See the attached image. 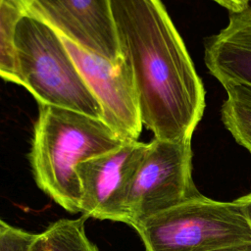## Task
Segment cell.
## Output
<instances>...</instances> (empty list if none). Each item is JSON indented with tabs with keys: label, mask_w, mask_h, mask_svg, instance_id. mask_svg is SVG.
<instances>
[{
	"label": "cell",
	"mask_w": 251,
	"mask_h": 251,
	"mask_svg": "<svg viewBox=\"0 0 251 251\" xmlns=\"http://www.w3.org/2000/svg\"><path fill=\"white\" fill-rule=\"evenodd\" d=\"M16 71L40 105L101 119V109L62 37L40 20L24 14L14 37Z\"/></svg>",
	"instance_id": "obj_3"
},
{
	"label": "cell",
	"mask_w": 251,
	"mask_h": 251,
	"mask_svg": "<svg viewBox=\"0 0 251 251\" xmlns=\"http://www.w3.org/2000/svg\"><path fill=\"white\" fill-rule=\"evenodd\" d=\"M3 1H5L9 5L17 8L18 10L25 14L34 0H3Z\"/></svg>",
	"instance_id": "obj_16"
},
{
	"label": "cell",
	"mask_w": 251,
	"mask_h": 251,
	"mask_svg": "<svg viewBox=\"0 0 251 251\" xmlns=\"http://www.w3.org/2000/svg\"><path fill=\"white\" fill-rule=\"evenodd\" d=\"M123 143L101 119L40 105L29 154L35 182L68 212H80L76 166Z\"/></svg>",
	"instance_id": "obj_2"
},
{
	"label": "cell",
	"mask_w": 251,
	"mask_h": 251,
	"mask_svg": "<svg viewBox=\"0 0 251 251\" xmlns=\"http://www.w3.org/2000/svg\"><path fill=\"white\" fill-rule=\"evenodd\" d=\"M191 140L154 138L133 176L126 201L128 225L199 194L192 179Z\"/></svg>",
	"instance_id": "obj_5"
},
{
	"label": "cell",
	"mask_w": 251,
	"mask_h": 251,
	"mask_svg": "<svg viewBox=\"0 0 251 251\" xmlns=\"http://www.w3.org/2000/svg\"><path fill=\"white\" fill-rule=\"evenodd\" d=\"M226 98L221 119L235 141L251 153V86L241 83L223 85Z\"/></svg>",
	"instance_id": "obj_11"
},
{
	"label": "cell",
	"mask_w": 251,
	"mask_h": 251,
	"mask_svg": "<svg viewBox=\"0 0 251 251\" xmlns=\"http://www.w3.org/2000/svg\"><path fill=\"white\" fill-rule=\"evenodd\" d=\"M83 215L75 220L62 219L37 233L29 251H99L86 236Z\"/></svg>",
	"instance_id": "obj_10"
},
{
	"label": "cell",
	"mask_w": 251,
	"mask_h": 251,
	"mask_svg": "<svg viewBox=\"0 0 251 251\" xmlns=\"http://www.w3.org/2000/svg\"><path fill=\"white\" fill-rule=\"evenodd\" d=\"M62 39L100 106L101 120L123 142L137 141L143 124L135 80L127 62L123 57L108 61Z\"/></svg>",
	"instance_id": "obj_6"
},
{
	"label": "cell",
	"mask_w": 251,
	"mask_h": 251,
	"mask_svg": "<svg viewBox=\"0 0 251 251\" xmlns=\"http://www.w3.org/2000/svg\"><path fill=\"white\" fill-rule=\"evenodd\" d=\"M23 15L17 8L0 0V76L17 84L20 80L16 71L14 37Z\"/></svg>",
	"instance_id": "obj_12"
},
{
	"label": "cell",
	"mask_w": 251,
	"mask_h": 251,
	"mask_svg": "<svg viewBox=\"0 0 251 251\" xmlns=\"http://www.w3.org/2000/svg\"><path fill=\"white\" fill-rule=\"evenodd\" d=\"M226 8L229 13L240 12L249 6L250 0H213Z\"/></svg>",
	"instance_id": "obj_14"
},
{
	"label": "cell",
	"mask_w": 251,
	"mask_h": 251,
	"mask_svg": "<svg viewBox=\"0 0 251 251\" xmlns=\"http://www.w3.org/2000/svg\"><path fill=\"white\" fill-rule=\"evenodd\" d=\"M149 147L140 141L85 160L76 166L80 212L98 220L127 223L126 201L133 176Z\"/></svg>",
	"instance_id": "obj_7"
},
{
	"label": "cell",
	"mask_w": 251,
	"mask_h": 251,
	"mask_svg": "<svg viewBox=\"0 0 251 251\" xmlns=\"http://www.w3.org/2000/svg\"><path fill=\"white\" fill-rule=\"evenodd\" d=\"M132 227L146 251H221L251 245V226L240 203L201 193Z\"/></svg>",
	"instance_id": "obj_4"
},
{
	"label": "cell",
	"mask_w": 251,
	"mask_h": 251,
	"mask_svg": "<svg viewBox=\"0 0 251 251\" xmlns=\"http://www.w3.org/2000/svg\"><path fill=\"white\" fill-rule=\"evenodd\" d=\"M26 14L92 54L122 58L110 0H34Z\"/></svg>",
	"instance_id": "obj_8"
},
{
	"label": "cell",
	"mask_w": 251,
	"mask_h": 251,
	"mask_svg": "<svg viewBox=\"0 0 251 251\" xmlns=\"http://www.w3.org/2000/svg\"><path fill=\"white\" fill-rule=\"evenodd\" d=\"M204 62L222 85L251 86V5L229 13L227 25L205 39Z\"/></svg>",
	"instance_id": "obj_9"
},
{
	"label": "cell",
	"mask_w": 251,
	"mask_h": 251,
	"mask_svg": "<svg viewBox=\"0 0 251 251\" xmlns=\"http://www.w3.org/2000/svg\"><path fill=\"white\" fill-rule=\"evenodd\" d=\"M221 251H251V245H246V246H241V247H236V248H231L226 250H221Z\"/></svg>",
	"instance_id": "obj_17"
},
{
	"label": "cell",
	"mask_w": 251,
	"mask_h": 251,
	"mask_svg": "<svg viewBox=\"0 0 251 251\" xmlns=\"http://www.w3.org/2000/svg\"><path fill=\"white\" fill-rule=\"evenodd\" d=\"M250 1H251V0H250Z\"/></svg>",
	"instance_id": "obj_19"
},
{
	"label": "cell",
	"mask_w": 251,
	"mask_h": 251,
	"mask_svg": "<svg viewBox=\"0 0 251 251\" xmlns=\"http://www.w3.org/2000/svg\"><path fill=\"white\" fill-rule=\"evenodd\" d=\"M122 57L154 138L191 140L206 102L202 79L161 0H110Z\"/></svg>",
	"instance_id": "obj_1"
},
{
	"label": "cell",
	"mask_w": 251,
	"mask_h": 251,
	"mask_svg": "<svg viewBox=\"0 0 251 251\" xmlns=\"http://www.w3.org/2000/svg\"><path fill=\"white\" fill-rule=\"evenodd\" d=\"M240 205L242 206L243 208V211L247 217V220L250 224V226H251V192L248 193V194H245L239 198L236 199Z\"/></svg>",
	"instance_id": "obj_15"
},
{
	"label": "cell",
	"mask_w": 251,
	"mask_h": 251,
	"mask_svg": "<svg viewBox=\"0 0 251 251\" xmlns=\"http://www.w3.org/2000/svg\"><path fill=\"white\" fill-rule=\"evenodd\" d=\"M35 235L9 226L0 235V251H29Z\"/></svg>",
	"instance_id": "obj_13"
},
{
	"label": "cell",
	"mask_w": 251,
	"mask_h": 251,
	"mask_svg": "<svg viewBox=\"0 0 251 251\" xmlns=\"http://www.w3.org/2000/svg\"><path fill=\"white\" fill-rule=\"evenodd\" d=\"M9 227V225L0 219V235Z\"/></svg>",
	"instance_id": "obj_18"
}]
</instances>
